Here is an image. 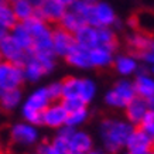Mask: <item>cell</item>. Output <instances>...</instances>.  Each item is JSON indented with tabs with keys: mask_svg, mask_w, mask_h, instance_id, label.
Masks as SVG:
<instances>
[{
	"mask_svg": "<svg viewBox=\"0 0 154 154\" xmlns=\"http://www.w3.org/2000/svg\"><path fill=\"white\" fill-rule=\"evenodd\" d=\"M134 126L127 120L119 119H105L100 123L99 133L103 141V146L109 154L119 153L123 147H126L127 139L133 131Z\"/></svg>",
	"mask_w": 154,
	"mask_h": 154,
	"instance_id": "obj_1",
	"label": "cell"
},
{
	"mask_svg": "<svg viewBox=\"0 0 154 154\" xmlns=\"http://www.w3.org/2000/svg\"><path fill=\"white\" fill-rule=\"evenodd\" d=\"M51 103V99L47 94V88H38L34 92L30 94L26 102L21 106V115H23L24 120L33 125L38 126L41 125V113Z\"/></svg>",
	"mask_w": 154,
	"mask_h": 154,
	"instance_id": "obj_2",
	"label": "cell"
},
{
	"mask_svg": "<svg viewBox=\"0 0 154 154\" xmlns=\"http://www.w3.org/2000/svg\"><path fill=\"white\" fill-rule=\"evenodd\" d=\"M133 98H136L133 82L129 79H120L115 84V86L110 91H107V94L105 95V102L107 106L122 109V107H126V105Z\"/></svg>",
	"mask_w": 154,
	"mask_h": 154,
	"instance_id": "obj_3",
	"label": "cell"
},
{
	"mask_svg": "<svg viewBox=\"0 0 154 154\" xmlns=\"http://www.w3.org/2000/svg\"><path fill=\"white\" fill-rule=\"evenodd\" d=\"M116 11L107 2L96 0L86 16V24L94 27H113L116 23Z\"/></svg>",
	"mask_w": 154,
	"mask_h": 154,
	"instance_id": "obj_4",
	"label": "cell"
},
{
	"mask_svg": "<svg viewBox=\"0 0 154 154\" xmlns=\"http://www.w3.org/2000/svg\"><path fill=\"white\" fill-rule=\"evenodd\" d=\"M0 54H2L3 61H7L10 64H14V65L19 66H23L26 64V61L28 60V57L31 55V52L23 50L9 35L0 41Z\"/></svg>",
	"mask_w": 154,
	"mask_h": 154,
	"instance_id": "obj_5",
	"label": "cell"
},
{
	"mask_svg": "<svg viewBox=\"0 0 154 154\" xmlns=\"http://www.w3.org/2000/svg\"><path fill=\"white\" fill-rule=\"evenodd\" d=\"M74 47H75L74 34L69 33V31H66L65 28L60 27V26L57 28H52L51 48H52L54 55L65 58Z\"/></svg>",
	"mask_w": 154,
	"mask_h": 154,
	"instance_id": "obj_6",
	"label": "cell"
},
{
	"mask_svg": "<svg viewBox=\"0 0 154 154\" xmlns=\"http://www.w3.org/2000/svg\"><path fill=\"white\" fill-rule=\"evenodd\" d=\"M24 82L21 66L10 64L7 61L0 62V89L20 88Z\"/></svg>",
	"mask_w": 154,
	"mask_h": 154,
	"instance_id": "obj_7",
	"label": "cell"
},
{
	"mask_svg": "<svg viewBox=\"0 0 154 154\" xmlns=\"http://www.w3.org/2000/svg\"><path fill=\"white\" fill-rule=\"evenodd\" d=\"M133 86L136 91V96L149 100L150 103H153L154 100V79L150 75L149 68L146 66H140L139 71L136 72V78L133 81Z\"/></svg>",
	"mask_w": 154,
	"mask_h": 154,
	"instance_id": "obj_8",
	"label": "cell"
},
{
	"mask_svg": "<svg viewBox=\"0 0 154 154\" xmlns=\"http://www.w3.org/2000/svg\"><path fill=\"white\" fill-rule=\"evenodd\" d=\"M38 130L37 127L30 125L27 122L23 123H16L10 129V137L11 141L20 146H31L38 141Z\"/></svg>",
	"mask_w": 154,
	"mask_h": 154,
	"instance_id": "obj_9",
	"label": "cell"
},
{
	"mask_svg": "<svg viewBox=\"0 0 154 154\" xmlns=\"http://www.w3.org/2000/svg\"><path fill=\"white\" fill-rule=\"evenodd\" d=\"M68 112L61 102H51L41 113V125L52 129H60L65 126Z\"/></svg>",
	"mask_w": 154,
	"mask_h": 154,
	"instance_id": "obj_10",
	"label": "cell"
},
{
	"mask_svg": "<svg viewBox=\"0 0 154 154\" xmlns=\"http://www.w3.org/2000/svg\"><path fill=\"white\" fill-rule=\"evenodd\" d=\"M127 151L130 154H146L153 151V137L140 130L139 127L133 129L126 143Z\"/></svg>",
	"mask_w": 154,
	"mask_h": 154,
	"instance_id": "obj_11",
	"label": "cell"
},
{
	"mask_svg": "<svg viewBox=\"0 0 154 154\" xmlns=\"http://www.w3.org/2000/svg\"><path fill=\"white\" fill-rule=\"evenodd\" d=\"M125 109H126L127 122L133 126H139L143 116L149 112L150 109H153V103H150L149 100H146L140 96H136L127 103Z\"/></svg>",
	"mask_w": 154,
	"mask_h": 154,
	"instance_id": "obj_12",
	"label": "cell"
},
{
	"mask_svg": "<svg viewBox=\"0 0 154 154\" xmlns=\"http://www.w3.org/2000/svg\"><path fill=\"white\" fill-rule=\"evenodd\" d=\"M66 7L62 6L57 0H47L44 5H41L35 10V16L44 20L45 23H60L62 16L65 13Z\"/></svg>",
	"mask_w": 154,
	"mask_h": 154,
	"instance_id": "obj_13",
	"label": "cell"
},
{
	"mask_svg": "<svg viewBox=\"0 0 154 154\" xmlns=\"http://www.w3.org/2000/svg\"><path fill=\"white\" fill-rule=\"evenodd\" d=\"M112 65L116 69L117 74L125 76V78L130 76V75H134L139 71V68H140L139 60L133 54H119V55H115Z\"/></svg>",
	"mask_w": 154,
	"mask_h": 154,
	"instance_id": "obj_14",
	"label": "cell"
},
{
	"mask_svg": "<svg viewBox=\"0 0 154 154\" xmlns=\"http://www.w3.org/2000/svg\"><path fill=\"white\" fill-rule=\"evenodd\" d=\"M115 51L113 48L103 47V45H96V47L89 50V62L91 68H107L112 65L113 58H115Z\"/></svg>",
	"mask_w": 154,
	"mask_h": 154,
	"instance_id": "obj_15",
	"label": "cell"
},
{
	"mask_svg": "<svg viewBox=\"0 0 154 154\" xmlns=\"http://www.w3.org/2000/svg\"><path fill=\"white\" fill-rule=\"evenodd\" d=\"M126 42L131 51L136 52V55L139 52L147 51V50H154L153 37L150 34L141 33V31H133L131 34H129L126 38Z\"/></svg>",
	"mask_w": 154,
	"mask_h": 154,
	"instance_id": "obj_16",
	"label": "cell"
},
{
	"mask_svg": "<svg viewBox=\"0 0 154 154\" xmlns=\"http://www.w3.org/2000/svg\"><path fill=\"white\" fill-rule=\"evenodd\" d=\"M74 40L75 44L79 45L82 48L91 50L98 45V38H96V27L89 26V24H84L81 28H78L74 33Z\"/></svg>",
	"mask_w": 154,
	"mask_h": 154,
	"instance_id": "obj_17",
	"label": "cell"
},
{
	"mask_svg": "<svg viewBox=\"0 0 154 154\" xmlns=\"http://www.w3.org/2000/svg\"><path fill=\"white\" fill-rule=\"evenodd\" d=\"M23 69V76L24 81H28V82H38L44 75L47 74V71L44 69V66L41 65V62L35 58L34 55H30L28 60L26 61V64L21 66Z\"/></svg>",
	"mask_w": 154,
	"mask_h": 154,
	"instance_id": "obj_18",
	"label": "cell"
},
{
	"mask_svg": "<svg viewBox=\"0 0 154 154\" xmlns=\"http://www.w3.org/2000/svg\"><path fill=\"white\" fill-rule=\"evenodd\" d=\"M66 62L71 66H75L78 69H89L91 62H89V50L82 48L75 44V47L69 51V54L65 57Z\"/></svg>",
	"mask_w": 154,
	"mask_h": 154,
	"instance_id": "obj_19",
	"label": "cell"
},
{
	"mask_svg": "<svg viewBox=\"0 0 154 154\" xmlns=\"http://www.w3.org/2000/svg\"><path fill=\"white\" fill-rule=\"evenodd\" d=\"M69 149L71 153H89L92 150V139L88 133L76 130L69 137Z\"/></svg>",
	"mask_w": 154,
	"mask_h": 154,
	"instance_id": "obj_20",
	"label": "cell"
},
{
	"mask_svg": "<svg viewBox=\"0 0 154 154\" xmlns=\"http://www.w3.org/2000/svg\"><path fill=\"white\" fill-rule=\"evenodd\" d=\"M9 37L11 38L16 44H19L23 50L31 52L33 40H31V35H30L28 30L26 28V26H24L23 23H17L14 27L10 28L9 30Z\"/></svg>",
	"mask_w": 154,
	"mask_h": 154,
	"instance_id": "obj_21",
	"label": "cell"
},
{
	"mask_svg": "<svg viewBox=\"0 0 154 154\" xmlns=\"http://www.w3.org/2000/svg\"><path fill=\"white\" fill-rule=\"evenodd\" d=\"M23 100L21 89H0V109L3 110H13L19 106Z\"/></svg>",
	"mask_w": 154,
	"mask_h": 154,
	"instance_id": "obj_22",
	"label": "cell"
},
{
	"mask_svg": "<svg viewBox=\"0 0 154 154\" xmlns=\"http://www.w3.org/2000/svg\"><path fill=\"white\" fill-rule=\"evenodd\" d=\"M85 24V20L82 19V16L79 13H76L74 10H71L66 7L65 13L62 16V19L60 20V27L65 28L66 31L74 34L78 28H81Z\"/></svg>",
	"mask_w": 154,
	"mask_h": 154,
	"instance_id": "obj_23",
	"label": "cell"
},
{
	"mask_svg": "<svg viewBox=\"0 0 154 154\" xmlns=\"http://www.w3.org/2000/svg\"><path fill=\"white\" fill-rule=\"evenodd\" d=\"M96 38H98V45L116 50L117 35L112 27H98L96 28Z\"/></svg>",
	"mask_w": 154,
	"mask_h": 154,
	"instance_id": "obj_24",
	"label": "cell"
},
{
	"mask_svg": "<svg viewBox=\"0 0 154 154\" xmlns=\"http://www.w3.org/2000/svg\"><path fill=\"white\" fill-rule=\"evenodd\" d=\"M11 9H13V13L19 23H23L26 20L31 19L35 14V9L27 0H17V2L11 3Z\"/></svg>",
	"mask_w": 154,
	"mask_h": 154,
	"instance_id": "obj_25",
	"label": "cell"
},
{
	"mask_svg": "<svg viewBox=\"0 0 154 154\" xmlns=\"http://www.w3.org/2000/svg\"><path fill=\"white\" fill-rule=\"evenodd\" d=\"M95 96H96V84H95V81L91 79V78H81L78 98L85 105H88L89 102L94 100Z\"/></svg>",
	"mask_w": 154,
	"mask_h": 154,
	"instance_id": "obj_26",
	"label": "cell"
},
{
	"mask_svg": "<svg viewBox=\"0 0 154 154\" xmlns=\"http://www.w3.org/2000/svg\"><path fill=\"white\" fill-rule=\"evenodd\" d=\"M19 21H17V19H16V16L13 13L11 5L6 3V2H2L0 3V26H3L5 28L10 30Z\"/></svg>",
	"mask_w": 154,
	"mask_h": 154,
	"instance_id": "obj_27",
	"label": "cell"
},
{
	"mask_svg": "<svg viewBox=\"0 0 154 154\" xmlns=\"http://www.w3.org/2000/svg\"><path fill=\"white\" fill-rule=\"evenodd\" d=\"M89 116V112L86 107H82V109H78V110H74V112H69L68 116H66V122H65V126L74 127L76 129L78 126H81L82 123L86 122Z\"/></svg>",
	"mask_w": 154,
	"mask_h": 154,
	"instance_id": "obj_28",
	"label": "cell"
},
{
	"mask_svg": "<svg viewBox=\"0 0 154 154\" xmlns=\"http://www.w3.org/2000/svg\"><path fill=\"white\" fill-rule=\"evenodd\" d=\"M139 129L143 130L144 133H147L149 136H151V137L154 136V110L153 109H150L149 112L143 116V119L139 123Z\"/></svg>",
	"mask_w": 154,
	"mask_h": 154,
	"instance_id": "obj_29",
	"label": "cell"
},
{
	"mask_svg": "<svg viewBox=\"0 0 154 154\" xmlns=\"http://www.w3.org/2000/svg\"><path fill=\"white\" fill-rule=\"evenodd\" d=\"M52 147L58 151V154H71V149H69V139L64 137L57 133V136L52 140Z\"/></svg>",
	"mask_w": 154,
	"mask_h": 154,
	"instance_id": "obj_30",
	"label": "cell"
},
{
	"mask_svg": "<svg viewBox=\"0 0 154 154\" xmlns=\"http://www.w3.org/2000/svg\"><path fill=\"white\" fill-rule=\"evenodd\" d=\"M61 103L62 106L65 107V110L68 113L74 112V110H78V109H82V107H86L82 100L79 98H69V99H61Z\"/></svg>",
	"mask_w": 154,
	"mask_h": 154,
	"instance_id": "obj_31",
	"label": "cell"
},
{
	"mask_svg": "<svg viewBox=\"0 0 154 154\" xmlns=\"http://www.w3.org/2000/svg\"><path fill=\"white\" fill-rule=\"evenodd\" d=\"M45 88H47V94L50 96V99H51V102H58L61 99V95H62L61 82H52Z\"/></svg>",
	"mask_w": 154,
	"mask_h": 154,
	"instance_id": "obj_32",
	"label": "cell"
},
{
	"mask_svg": "<svg viewBox=\"0 0 154 154\" xmlns=\"http://www.w3.org/2000/svg\"><path fill=\"white\" fill-rule=\"evenodd\" d=\"M136 58L139 61H141L146 65V68H151L154 64V50H147V51L139 52Z\"/></svg>",
	"mask_w": 154,
	"mask_h": 154,
	"instance_id": "obj_33",
	"label": "cell"
},
{
	"mask_svg": "<svg viewBox=\"0 0 154 154\" xmlns=\"http://www.w3.org/2000/svg\"><path fill=\"white\" fill-rule=\"evenodd\" d=\"M37 154H58L51 143H41L37 149Z\"/></svg>",
	"mask_w": 154,
	"mask_h": 154,
	"instance_id": "obj_34",
	"label": "cell"
},
{
	"mask_svg": "<svg viewBox=\"0 0 154 154\" xmlns=\"http://www.w3.org/2000/svg\"><path fill=\"white\" fill-rule=\"evenodd\" d=\"M28 3H30V5L33 6L34 9L37 10L38 7H40V6L41 5H44V3H45V2H47V0H27Z\"/></svg>",
	"mask_w": 154,
	"mask_h": 154,
	"instance_id": "obj_35",
	"label": "cell"
},
{
	"mask_svg": "<svg viewBox=\"0 0 154 154\" xmlns=\"http://www.w3.org/2000/svg\"><path fill=\"white\" fill-rule=\"evenodd\" d=\"M7 35H9V30L5 28L3 26H0V41H2L3 38H6Z\"/></svg>",
	"mask_w": 154,
	"mask_h": 154,
	"instance_id": "obj_36",
	"label": "cell"
},
{
	"mask_svg": "<svg viewBox=\"0 0 154 154\" xmlns=\"http://www.w3.org/2000/svg\"><path fill=\"white\" fill-rule=\"evenodd\" d=\"M57 2H60V3H61L62 6H65V7H68V6L72 5V2H74V0H57Z\"/></svg>",
	"mask_w": 154,
	"mask_h": 154,
	"instance_id": "obj_37",
	"label": "cell"
},
{
	"mask_svg": "<svg viewBox=\"0 0 154 154\" xmlns=\"http://www.w3.org/2000/svg\"><path fill=\"white\" fill-rule=\"evenodd\" d=\"M3 2H6V3H9V5H11V3H14V2H17V0H3Z\"/></svg>",
	"mask_w": 154,
	"mask_h": 154,
	"instance_id": "obj_38",
	"label": "cell"
},
{
	"mask_svg": "<svg viewBox=\"0 0 154 154\" xmlns=\"http://www.w3.org/2000/svg\"><path fill=\"white\" fill-rule=\"evenodd\" d=\"M71 154H84V153H71Z\"/></svg>",
	"mask_w": 154,
	"mask_h": 154,
	"instance_id": "obj_39",
	"label": "cell"
},
{
	"mask_svg": "<svg viewBox=\"0 0 154 154\" xmlns=\"http://www.w3.org/2000/svg\"><path fill=\"white\" fill-rule=\"evenodd\" d=\"M2 61H3V60H2V54H0V62H2Z\"/></svg>",
	"mask_w": 154,
	"mask_h": 154,
	"instance_id": "obj_40",
	"label": "cell"
},
{
	"mask_svg": "<svg viewBox=\"0 0 154 154\" xmlns=\"http://www.w3.org/2000/svg\"><path fill=\"white\" fill-rule=\"evenodd\" d=\"M146 154H153V151H150V153H146Z\"/></svg>",
	"mask_w": 154,
	"mask_h": 154,
	"instance_id": "obj_41",
	"label": "cell"
},
{
	"mask_svg": "<svg viewBox=\"0 0 154 154\" xmlns=\"http://www.w3.org/2000/svg\"><path fill=\"white\" fill-rule=\"evenodd\" d=\"M125 154H130V153H125Z\"/></svg>",
	"mask_w": 154,
	"mask_h": 154,
	"instance_id": "obj_42",
	"label": "cell"
},
{
	"mask_svg": "<svg viewBox=\"0 0 154 154\" xmlns=\"http://www.w3.org/2000/svg\"><path fill=\"white\" fill-rule=\"evenodd\" d=\"M0 2H3V0H0Z\"/></svg>",
	"mask_w": 154,
	"mask_h": 154,
	"instance_id": "obj_43",
	"label": "cell"
},
{
	"mask_svg": "<svg viewBox=\"0 0 154 154\" xmlns=\"http://www.w3.org/2000/svg\"><path fill=\"white\" fill-rule=\"evenodd\" d=\"M0 3H2V2H0Z\"/></svg>",
	"mask_w": 154,
	"mask_h": 154,
	"instance_id": "obj_44",
	"label": "cell"
}]
</instances>
